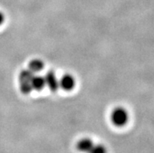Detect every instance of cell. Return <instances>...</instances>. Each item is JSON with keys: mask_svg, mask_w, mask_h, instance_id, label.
I'll use <instances>...</instances> for the list:
<instances>
[{"mask_svg": "<svg viewBox=\"0 0 154 153\" xmlns=\"http://www.w3.org/2000/svg\"><path fill=\"white\" fill-rule=\"evenodd\" d=\"M34 75L35 74L30 70H22L19 74L20 88L23 93L28 94L33 90L32 84H31V80L33 78Z\"/></svg>", "mask_w": 154, "mask_h": 153, "instance_id": "1", "label": "cell"}, {"mask_svg": "<svg viewBox=\"0 0 154 153\" xmlns=\"http://www.w3.org/2000/svg\"><path fill=\"white\" fill-rule=\"evenodd\" d=\"M128 114L125 109L118 107L114 109L111 113V120L113 124L117 127H122L127 124Z\"/></svg>", "mask_w": 154, "mask_h": 153, "instance_id": "2", "label": "cell"}, {"mask_svg": "<svg viewBox=\"0 0 154 153\" xmlns=\"http://www.w3.org/2000/svg\"><path fill=\"white\" fill-rule=\"evenodd\" d=\"M45 81V85L48 86L49 89L52 91H56L58 87H60L59 85V80L57 79L56 74L53 71H49L45 74L44 77Z\"/></svg>", "mask_w": 154, "mask_h": 153, "instance_id": "3", "label": "cell"}, {"mask_svg": "<svg viewBox=\"0 0 154 153\" xmlns=\"http://www.w3.org/2000/svg\"><path fill=\"white\" fill-rule=\"evenodd\" d=\"M59 85L65 91H70L75 85V80L70 74H65L59 81Z\"/></svg>", "mask_w": 154, "mask_h": 153, "instance_id": "4", "label": "cell"}, {"mask_svg": "<svg viewBox=\"0 0 154 153\" xmlns=\"http://www.w3.org/2000/svg\"><path fill=\"white\" fill-rule=\"evenodd\" d=\"M31 84H32L33 90L40 91L45 86V78L42 76L35 75V74L32 80H31Z\"/></svg>", "mask_w": 154, "mask_h": 153, "instance_id": "5", "label": "cell"}, {"mask_svg": "<svg viewBox=\"0 0 154 153\" xmlns=\"http://www.w3.org/2000/svg\"><path fill=\"white\" fill-rule=\"evenodd\" d=\"M78 148L80 151H90L92 149L93 143L90 139L85 138V139L81 140L80 142L78 143Z\"/></svg>", "mask_w": 154, "mask_h": 153, "instance_id": "6", "label": "cell"}, {"mask_svg": "<svg viewBox=\"0 0 154 153\" xmlns=\"http://www.w3.org/2000/svg\"><path fill=\"white\" fill-rule=\"evenodd\" d=\"M28 67H29L28 70H30L31 72H33L34 74H35V73H38V72L41 71L42 70L43 67H44V64H43L42 60H33L29 63Z\"/></svg>", "mask_w": 154, "mask_h": 153, "instance_id": "7", "label": "cell"}, {"mask_svg": "<svg viewBox=\"0 0 154 153\" xmlns=\"http://www.w3.org/2000/svg\"><path fill=\"white\" fill-rule=\"evenodd\" d=\"M106 149L102 145H93L92 148V149L90 151H93V152H103L105 151Z\"/></svg>", "mask_w": 154, "mask_h": 153, "instance_id": "8", "label": "cell"}, {"mask_svg": "<svg viewBox=\"0 0 154 153\" xmlns=\"http://www.w3.org/2000/svg\"><path fill=\"white\" fill-rule=\"evenodd\" d=\"M4 19H5V17H4L3 14H2V13H1V12H0V26L2 25V23H3Z\"/></svg>", "mask_w": 154, "mask_h": 153, "instance_id": "9", "label": "cell"}]
</instances>
